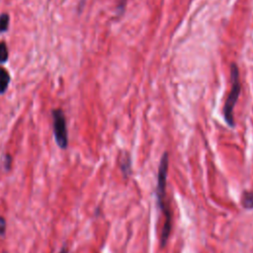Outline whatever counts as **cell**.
Wrapping results in <instances>:
<instances>
[{"mask_svg":"<svg viewBox=\"0 0 253 253\" xmlns=\"http://www.w3.org/2000/svg\"><path fill=\"white\" fill-rule=\"evenodd\" d=\"M120 164H121V168H122L124 175L125 176L129 175V173H130V157L127 152H124L122 154Z\"/></svg>","mask_w":253,"mask_h":253,"instance_id":"5b68a950","label":"cell"},{"mask_svg":"<svg viewBox=\"0 0 253 253\" xmlns=\"http://www.w3.org/2000/svg\"><path fill=\"white\" fill-rule=\"evenodd\" d=\"M168 164H169V158L167 152H165L160 160L159 168H158V175H157V190H156V196H157V202L158 205L164 214L165 221L162 226L161 231V246L164 247L169 234L171 232L172 227V213L170 211V207L166 204V178H167V172H168Z\"/></svg>","mask_w":253,"mask_h":253,"instance_id":"6da1fadb","label":"cell"},{"mask_svg":"<svg viewBox=\"0 0 253 253\" xmlns=\"http://www.w3.org/2000/svg\"><path fill=\"white\" fill-rule=\"evenodd\" d=\"M59 253H68V251H67L66 247H63V248L60 250V252H59Z\"/></svg>","mask_w":253,"mask_h":253,"instance_id":"8fae6325","label":"cell"},{"mask_svg":"<svg viewBox=\"0 0 253 253\" xmlns=\"http://www.w3.org/2000/svg\"><path fill=\"white\" fill-rule=\"evenodd\" d=\"M230 79H231V89L227 95L225 104H224V119L228 126H234V118H233V110L235 104L240 95V83H239V71L237 65L235 63H231L230 65Z\"/></svg>","mask_w":253,"mask_h":253,"instance_id":"7a4b0ae2","label":"cell"},{"mask_svg":"<svg viewBox=\"0 0 253 253\" xmlns=\"http://www.w3.org/2000/svg\"><path fill=\"white\" fill-rule=\"evenodd\" d=\"M10 81H11V77L8 70L0 66V95L4 94L7 91Z\"/></svg>","mask_w":253,"mask_h":253,"instance_id":"277c9868","label":"cell"},{"mask_svg":"<svg viewBox=\"0 0 253 253\" xmlns=\"http://www.w3.org/2000/svg\"><path fill=\"white\" fill-rule=\"evenodd\" d=\"M241 204L245 209H253V192L244 191L241 196Z\"/></svg>","mask_w":253,"mask_h":253,"instance_id":"8992f818","label":"cell"},{"mask_svg":"<svg viewBox=\"0 0 253 253\" xmlns=\"http://www.w3.org/2000/svg\"><path fill=\"white\" fill-rule=\"evenodd\" d=\"M10 25V16L8 13L0 14V34L8 31Z\"/></svg>","mask_w":253,"mask_h":253,"instance_id":"52a82bcc","label":"cell"},{"mask_svg":"<svg viewBox=\"0 0 253 253\" xmlns=\"http://www.w3.org/2000/svg\"><path fill=\"white\" fill-rule=\"evenodd\" d=\"M4 253H6V252H4Z\"/></svg>","mask_w":253,"mask_h":253,"instance_id":"7c38bea8","label":"cell"},{"mask_svg":"<svg viewBox=\"0 0 253 253\" xmlns=\"http://www.w3.org/2000/svg\"><path fill=\"white\" fill-rule=\"evenodd\" d=\"M6 226H7V223H6V219L0 215V236H3L6 232Z\"/></svg>","mask_w":253,"mask_h":253,"instance_id":"30bf717a","label":"cell"},{"mask_svg":"<svg viewBox=\"0 0 253 253\" xmlns=\"http://www.w3.org/2000/svg\"><path fill=\"white\" fill-rule=\"evenodd\" d=\"M3 162H4V167H5V170H10L11 168V164H12V157L10 154H5L4 156V159H3Z\"/></svg>","mask_w":253,"mask_h":253,"instance_id":"9c48e42d","label":"cell"},{"mask_svg":"<svg viewBox=\"0 0 253 253\" xmlns=\"http://www.w3.org/2000/svg\"><path fill=\"white\" fill-rule=\"evenodd\" d=\"M51 116L54 140L59 148L65 149L68 145V132L65 115L61 109H53Z\"/></svg>","mask_w":253,"mask_h":253,"instance_id":"3957f363","label":"cell"},{"mask_svg":"<svg viewBox=\"0 0 253 253\" xmlns=\"http://www.w3.org/2000/svg\"><path fill=\"white\" fill-rule=\"evenodd\" d=\"M9 58V49L5 42H0V64L7 62Z\"/></svg>","mask_w":253,"mask_h":253,"instance_id":"ba28073f","label":"cell"}]
</instances>
